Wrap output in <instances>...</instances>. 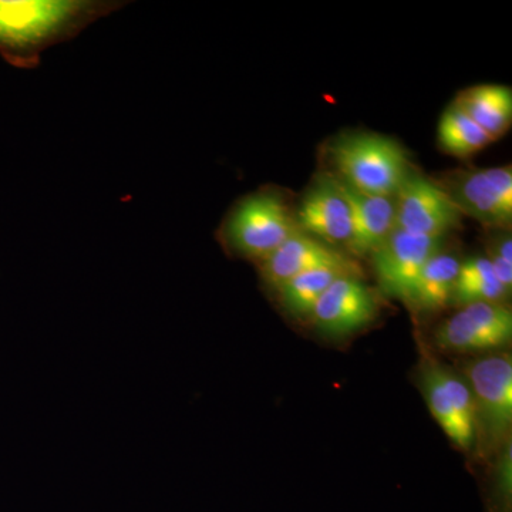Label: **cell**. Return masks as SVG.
<instances>
[{
    "instance_id": "e0dca14e",
    "label": "cell",
    "mask_w": 512,
    "mask_h": 512,
    "mask_svg": "<svg viewBox=\"0 0 512 512\" xmlns=\"http://www.w3.org/2000/svg\"><path fill=\"white\" fill-rule=\"evenodd\" d=\"M507 295L487 256L461 261L451 302L458 306L476 302L500 303Z\"/></svg>"
},
{
    "instance_id": "ba28073f",
    "label": "cell",
    "mask_w": 512,
    "mask_h": 512,
    "mask_svg": "<svg viewBox=\"0 0 512 512\" xmlns=\"http://www.w3.org/2000/svg\"><path fill=\"white\" fill-rule=\"evenodd\" d=\"M460 220V211L440 184L410 171L396 194V228L443 238Z\"/></svg>"
},
{
    "instance_id": "7c38bea8",
    "label": "cell",
    "mask_w": 512,
    "mask_h": 512,
    "mask_svg": "<svg viewBox=\"0 0 512 512\" xmlns=\"http://www.w3.org/2000/svg\"><path fill=\"white\" fill-rule=\"evenodd\" d=\"M328 266L357 272L355 262L339 248L330 247L320 239L305 234L301 229L286 239L268 258L259 262L262 279L275 289L295 276Z\"/></svg>"
},
{
    "instance_id": "30bf717a",
    "label": "cell",
    "mask_w": 512,
    "mask_h": 512,
    "mask_svg": "<svg viewBox=\"0 0 512 512\" xmlns=\"http://www.w3.org/2000/svg\"><path fill=\"white\" fill-rule=\"evenodd\" d=\"M295 221L302 232L330 247L349 248L353 232L352 210L336 175H320L303 195Z\"/></svg>"
},
{
    "instance_id": "7a4b0ae2",
    "label": "cell",
    "mask_w": 512,
    "mask_h": 512,
    "mask_svg": "<svg viewBox=\"0 0 512 512\" xmlns=\"http://www.w3.org/2000/svg\"><path fill=\"white\" fill-rule=\"evenodd\" d=\"M298 231L284 198L275 191L261 190L234 205L220 235L232 254L262 262Z\"/></svg>"
},
{
    "instance_id": "5bb4252c",
    "label": "cell",
    "mask_w": 512,
    "mask_h": 512,
    "mask_svg": "<svg viewBox=\"0 0 512 512\" xmlns=\"http://www.w3.org/2000/svg\"><path fill=\"white\" fill-rule=\"evenodd\" d=\"M464 113L493 140L510 130L512 123V92L500 84H480L464 90L454 101Z\"/></svg>"
},
{
    "instance_id": "52a82bcc",
    "label": "cell",
    "mask_w": 512,
    "mask_h": 512,
    "mask_svg": "<svg viewBox=\"0 0 512 512\" xmlns=\"http://www.w3.org/2000/svg\"><path fill=\"white\" fill-rule=\"evenodd\" d=\"M476 403L478 431L484 427L493 446L507 440L512 421V360L507 353L483 357L467 367Z\"/></svg>"
},
{
    "instance_id": "277c9868",
    "label": "cell",
    "mask_w": 512,
    "mask_h": 512,
    "mask_svg": "<svg viewBox=\"0 0 512 512\" xmlns=\"http://www.w3.org/2000/svg\"><path fill=\"white\" fill-rule=\"evenodd\" d=\"M460 214L481 224L507 228L512 221V168L458 171L440 185Z\"/></svg>"
},
{
    "instance_id": "ac0fdd59",
    "label": "cell",
    "mask_w": 512,
    "mask_h": 512,
    "mask_svg": "<svg viewBox=\"0 0 512 512\" xmlns=\"http://www.w3.org/2000/svg\"><path fill=\"white\" fill-rule=\"evenodd\" d=\"M439 141L447 153L458 157L471 156L493 143V140L454 103L441 116Z\"/></svg>"
},
{
    "instance_id": "8fae6325",
    "label": "cell",
    "mask_w": 512,
    "mask_h": 512,
    "mask_svg": "<svg viewBox=\"0 0 512 512\" xmlns=\"http://www.w3.org/2000/svg\"><path fill=\"white\" fill-rule=\"evenodd\" d=\"M377 313L373 292L356 275L340 276L316 303L311 318L320 332L345 336L365 328Z\"/></svg>"
},
{
    "instance_id": "4fadbf2b",
    "label": "cell",
    "mask_w": 512,
    "mask_h": 512,
    "mask_svg": "<svg viewBox=\"0 0 512 512\" xmlns=\"http://www.w3.org/2000/svg\"><path fill=\"white\" fill-rule=\"evenodd\" d=\"M338 181L352 210L353 232L348 249L353 255H372L396 228V197L366 194L340 178Z\"/></svg>"
},
{
    "instance_id": "5b68a950",
    "label": "cell",
    "mask_w": 512,
    "mask_h": 512,
    "mask_svg": "<svg viewBox=\"0 0 512 512\" xmlns=\"http://www.w3.org/2000/svg\"><path fill=\"white\" fill-rule=\"evenodd\" d=\"M424 396L434 419L457 447L470 450L478 436L473 393L466 380L439 365L427 366L421 376Z\"/></svg>"
},
{
    "instance_id": "6da1fadb",
    "label": "cell",
    "mask_w": 512,
    "mask_h": 512,
    "mask_svg": "<svg viewBox=\"0 0 512 512\" xmlns=\"http://www.w3.org/2000/svg\"><path fill=\"white\" fill-rule=\"evenodd\" d=\"M126 5L119 0H0V56L16 69H36L47 49Z\"/></svg>"
},
{
    "instance_id": "9a60e30c",
    "label": "cell",
    "mask_w": 512,
    "mask_h": 512,
    "mask_svg": "<svg viewBox=\"0 0 512 512\" xmlns=\"http://www.w3.org/2000/svg\"><path fill=\"white\" fill-rule=\"evenodd\" d=\"M460 264L456 256L437 252L420 272L406 302L426 312L446 308L453 299Z\"/></svg>"
},
{
    "instance_id": "d6986e66",
    "label": "cell",
    "mask_w": 512,
    "mask_h": 512,
    "mask_svg": "<svg viewBox=\"0 0 512 512\" xmlns=\"http://www.w3.org/2000/svg\"><path fill=\"white\" fill-rule=\"evenodd\" d=\"M490 512H512V447L504 443L495 466L493 484L488 497Z\"/></svg>"
},
{
    "instance_id": "9c48e42d",
    "label": "cell",
    "mask_w": 512,
    "mask_h": 512,
    "mask_svg": "<svg viewBox=\"0 0 512 512\" xmlns=\"http://www.w3.org/2000/svg\"><path fill=\"white\" fill-rule=\"evenodd\" d=\"M443 238L410 234L394 228L372 254L377 281L384 293L407 301L420 272L437 252Z\"/></svg>"
},
{
    "instance_id": "8992f818",
    "label": "cell",
    "mask_w": 512,
    "mask_h": 512,
    "mask_svg": "<svg viewBox=\"0 0 512 512\" xmlns=\"http://www.w3.org/2000/svg\"><path fill=\"white\" fill-rule=\"evenodd\" d=\"M441 349L481 353L503 348L512 338V313L501 303L476 302L460 306L437 329Z\"/></svg>"
},
{
    "instance_id": "3957f363",
    "label": "cell",
    "mask_w": 512,
    "mask_h": 512,
    "mask_svg": "<svg viewBox=\"0 0 512 512\" xmlns=\"http://www.w3.org/2000/svg\"><path fill=\"white\" fill-rule=\"evenodd\" d=\"M330 158L343 183L380 197H396L410 173L403 148L376 134L340 138L330 147Z\"/></svg>"
},
{
    "instance_id": "2e32d148",
    "label": "cell",
    "mask_w": 512,
    "mask_h": 512,
    "mask_svg": "<svg viewBox=\"0 0 512 512\" xmlns=\"http://www.w3.org/2000/svg\"><path fill=\"white\" fill-rule=\"evenodd\" d=\"M348 274L356 275L357 272L336 266L313 269L289 279L276 291L279 292L285 308L293 315L311 316L316 303L328 291L329 286L340 276Z\"/></svg>"
}]
</instances>
